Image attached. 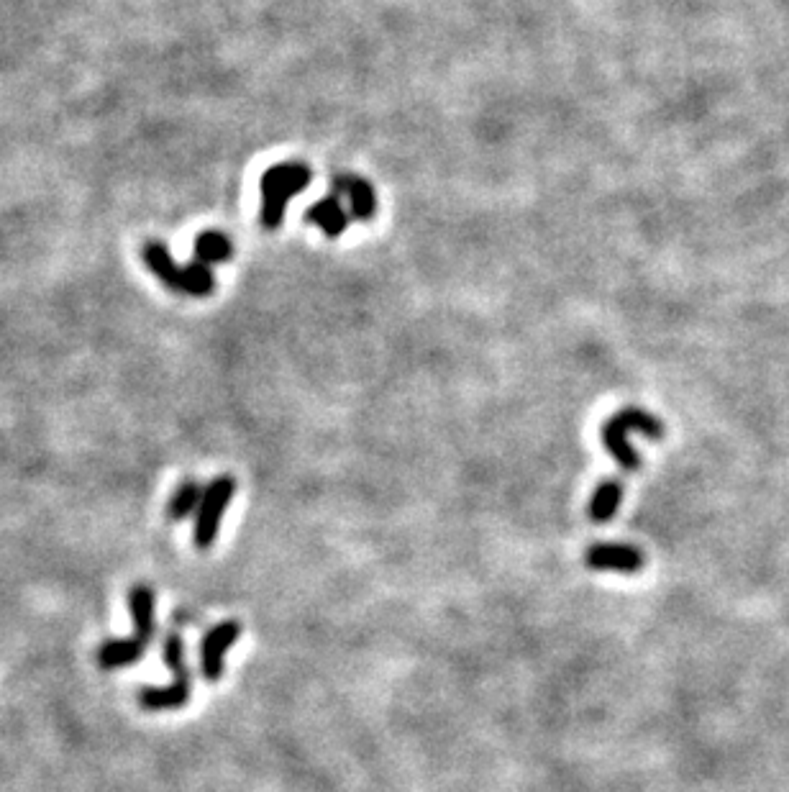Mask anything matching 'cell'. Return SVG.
<instances>
[{
	"mask_svg": "<svg viewBox=\"0 0 789 792\" xmlns=\"http://www.w3.org/2000/svg\"><path fill=\"white\" fill-rule=\"evenodd\" d=\"M620 500H623V485L618 480L600 482L590 500V521L608 523L618 513Z\"/></svg>",
	"mask_w": 789,
	"mask_h": 792,
	"instance_id": "7c38bea8",
	"label": "cell"
},
{
	"mask_svg": "<svg viewBox=\"0 0 789 792\" xmlns=\"http://www.w3.org/2000/svg\"><path fill=\"white\" fill-rule=\"evenodd\" d=\"M305 218H308V223L318 226L328 239L341 236L346 231V226H349V211L341 206L339 195H326V198L318 200L316 206L308 208Z\"/></svg>",
	"mask_w": 789,
	"mask_h": 792,
	"instance_id": "9c48e42d",
	"label": "cell"
},
{
	"mask_svg": "<svg viewBox=\"0 0 789 792\" xmlns=\"http://www.w3.org/2000/svg\"><path fill=\"white\" fill-rule=\"evenodd\" d=\"M331 188L334 195H344L349 200V213L359 221H369L377 213V193L364 177L341 172L331 177Z\"/></svg>",
	"mask_w": 789,
	"mask_h": 792,
	"instance_id": "52a82bcc",
	"label": "cell"
},
{
	"mask_svg": "<svg viewBox=\"0 0 789 792\" xmlns=\"http://www.w3.org/2000/svg\"><path fill=\"white\" fill-rule=\"evenodd\" d=\"M236 493V480L231 475H221L205 485L203 503L195 513L193 541L198 549H211L221 531V521L226 516V508Z\"/></svg>",
	"mask_w": 789,
	"mask_h": 792,
	"instance_id": "277c9868",
	"label": "cell"
},
{
	"mask_svg": "<svg viewBox=\"0 0 789 792\" xmlns=\"http://www.w3.org/2000/svg\"><path fill=\"white\" fill-rule=\"evenodd\" d=\"M643 434L649 439H661L664 436V426H661L659 418L654 413L643 411L638 405H628L623 411L615 413L613 418L602 423V444L608 449L610 454L615 457V462L623 467L626 472H636L641 467V459L638 454L633 452L631 441H628V434Z\"/></svg>",
	"mask_w": 789,
	"mask_h": 792,
	"instance_id": "6da1fadb",
	"label": "cell"
},
{
	"mask_svg": "<svg viewBox=\"0 0 789 792\" xmlns=\"http://www.w3.org/2000/svg\"><path fill=\"white\" fill-rule=\"evenodd\" d=\"M154 608H157V600H154L152 587H147V585L131 587L129 611H131V618H134L136 636L144 641L152 639V634H154Z\"/></svg>",
	"mask_w": 789,
	"mask_h": 792,
	"instance_id": "8fae6325",
	"label": "cell"
},
{
	"mask_svg": "<svg viewBox=\"0 0 789 792\" xmlns=\"http://www.w3.org/2000/svg\"><path fill=\"white\" fill-rule=\"evenodd\" d=\"M164 664L172 669V675L190 672L188 664H185V644H182L180 634H170L164 639Z\"/></svg>",
	"mask_w": 789,
	"mask_h": 792,
	"instance_id": "9a60e30c",
	"label": "cell"
},
{
	"mask_svg": "<svg viewBox=\"0 0 789 792\" xmlns=\"http://www.w3.org/2000/svg\"><path fill=\"white\" fill-rule=\"evenodd\" d=\"M310 167L303 162H282L262 175V223L275 231L282 226L287 200L300 195L310 185Z\"/></svg>",
	"mask_w": 789,
	"mask_h": 792,
	"instance_id": "3957f363",
	"label": "cell"
},
{
	"mask_svg": "<svg viewBox=\"0 0 789 792\" xmlns=\"http://www.w3.org/2000/svg\"><path fill=\"white\" fill-rule=\"evenodd\" d=\"M590 570H613L623 575H636L646 564V554L631 544H592L585 554Z\"/></svg>",
	"mask_w": 789,
	"mask_h": 792,
	"instance_id": "8992f818",
	"label": "cell"
},
{
	"mask_svg": "<svg viewBox=\"0 0 789 792\" xmlns=\"http://www.w3.org/2000/svg\"><path fill=\"white\" fill-rule=\"evenodd\" d=\"M241 636V623L239 621H223L218 626H213L208 634L203 636V646H200V669L203 677L208 682H218L223 677V659L231 646L239 641Z\"/></svg>",
	"mask_w": 789,
	"mask_h": 792,
	"instance_id": "5b68a950",
	"label": "cell"
},
{
	"mask_svg": "<svg viewBox=\"0 0 789 792\" xmlns=\"http://www.w3.org/2000/svg\"><path fill=\"white\" fill-rule=\"evenodd\" d=\"M144 262L167 288L177 290V293L205 298V295H211L216 290V277H213V270L208 264L190 259L188 264L180 267L162 241H147L144 244Z\"/></svg>",
	"mask_w": 789,
	"mask_h": 792,
	"instance_id": "7a4b0ae2",
	"label": "cell"
},
{
	"mask_svg": "<svg viewBox=\"0 0 789 792\" xmlns=\"http://www.w3.org/2000/svg\"><path fill=\"white\" fill-rule=\"evenodd\" d=\"M190 695H193V677L190 672H182L167 687H141L139 705L144 710H177L188 703Z\"/></svg>",
	"mask_w": 789,
	"mask_h": 792,
	"instance_id": "ba28073f",
	"label": "cell"
},
{
	"mask_svg": "<svg viewBox=\"0 0 789 792\" xmlns=\"http://www.w3.org/2000/svg\"><path fill=\"white\" fill-rule=\"evenodd\" d=\"M144 644L147 641L134 636V639H111L98 649V664L103 669H118L136 664L144 657Z\"/></svg>",
	"mask_w": 789,
	"mask_h": 792,
	"instance_id": "30bf717a",
	"label": "cell"
},
{
	"mask_svg": "<svg viewBox=\"0 0 789 792\" xmlns=\"http://www.w3.org/2000/svg\"><path fill=\"white\" fill-rule=\"evenodd\" d=\"M203 493L205 487H200L195 480L182 482L175 490V495L170 498V503H167V518L170 521H185L193 513H198L200 503H203Z\"/></svg>",
	"mask_w": 789,
	"mask_h": 792,
	"instance_id": "4fadbf2b",
	"label": "cell"
},
{
	"mask_svg": "<svg viewBox=\"0 0 789 792\" xmlns=\"http://www.w3.org/2000/svg\"><path fill=\"white\" fill-rule=\"evenodd\" d=\"M234 254V247H231V239L221 231H203V234L195 239V259L200 264H221L226 259H231Z\"/></svg>",
	"mask_w": 789,
	"mask_h": 792,
	"instance_id": "5bb4252c",
	"label": "cell"
}]
</instances>
